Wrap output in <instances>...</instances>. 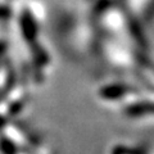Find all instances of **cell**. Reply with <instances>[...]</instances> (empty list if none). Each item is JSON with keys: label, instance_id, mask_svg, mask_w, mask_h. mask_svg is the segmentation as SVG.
Wrapping results in <instances>:
<instances>
[]
</instances>
